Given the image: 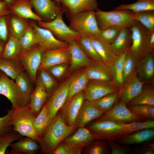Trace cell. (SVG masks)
<instances>
[{
    "label": "cell",
    "mask_w": 154,
    "mask_h": 154,
    "mask_svg": "<svg viewBox=\"0 0 154 154\" xmlns=\"http://www.w3.org/2000/svg\"><path fill=\"white\" fill-rule=\"evenodd\" d=\"M77 127L74 125L68 126L64 121L60 114L53 119L39 143L42 151L47 154H52L56 147L68 137Z\"/></svg>",
    "instance_id": "obj_1"
},
{
    "label": "cell",
    "mask_w": 154,
    "mask_h": 154,
    "mask_svg": "<svg viewBox=\"0 0 154 154\" xmlns=\"http://www.w3.org/2000/svg\"><path fill=\"white\" fill-rule=\"evenodd\" d=\"M36 116L32 111L29 104L22 108L14 109L11 120L13 130L21 136L31 138L39 143L40 139L34 125Z\"/></svg>",
    "instance_id": "obj_2"
},
{
    "label": "cell",
    "mask_w": 154,
    "mask_h": 154,
    "mask_svg": "<svg viewBox=\"0 0 154 154\" xmlns=\"http://www.w3.org/2000/svg\"><path fill=\"white\" fill-rule=\"evenodd\" d=\"M95 16L100 29L104 30L112 26L129 28L137 21L134 13L127 10L114 9L104 11L98 9L95 11Z\"/></svg>",
    "instance_id": "obj_3"
},
{
    "label": "cell",
    "mask_w": 154,
    "mask_h": 154,
    "mask_svg": "<svg viewBox=\"0 0 154 154\" xmlns=\"http://www.w3.org/2000/svg\"><path fill=\"white\" fill-rule=\"evenodd\" d=\"M95 11L80 12L70 16L69 27L82 35L100 37L101 30L96 18Z\"/></svg>",
    "instance_id": "obj_4"
},
{
    "label": "cell",
    "mask_w": 154,
    "mask_h": 154,
    "mask_svg": "<svg viewBox=\"0 0 154 154\" xmlns=\"http://www.w3.org/2000/svg\"><path fill=\"white\" fill-rule=\"evenodd\" d=\"M0 94L11 102L14 109L23 108L29 104L30 97L24 94L14 80L0 70Z\"/></svg>",
    "instance_id": "obj_5"
},
{
    "label": "cell",
    "mask_w": 154,
    "mask_h": 154,
    "mask_svg": "<svg viewBox=\"0 0 154 154\" xmlns=\"http://www.w3.org/2000/svg\"><path fill=\"white\" fill-rule=\"evenodd\" d=\"M64 12L63 8L53 20L49 21H40L38 22L37 25L50 31L58 39L68 43L76 40L81 35L71 29L64 23L63 19Z\"/></svg>",
    "instance_id": "obj_6"
},
{
    "label": "cell",
    "mask_w": 154,
    "mask_h": 154,
    "mask_svg": "<svg viewBox=\"0 0 154 154\" xmlns=\"http://www.w3.org/2000/svg\"><path fill=\"white\" fill-rule=\"evenodd\" d=\"M43 54V51L37 44L22 52L17 58L33 83H35Z\"/></svg>",
    "instance_id": "obj_7"
},
{
    "label": "cell",
    "mask_w": 154,
    "mask_h": 154,
    "mask_svg": "<svg viewBox=\"0 0 154 154\" xmlns=\"http://www.w3.org/2000/svg\"><path fill=\"white\" fill-rule=\"evenodd\" d=\"M122 123L112 121L97 119L88 126L97 139L113 141L118 139Z\"/></svg>",
    "instance_id": "obj_8"
},
{
    "label": "cell",
    "mask_w": 154,
    "mask_h": 154,
    "mask_svg": "<svg viewBox=\"0 0 154 154\" xmlns=\"http://www.w3.org/2000/svg\"><path fill=\"white\" fill-rule=\"evenodd\" d=\"M129 28L131 33L132 42L128 50L138 62L146 55V45L150 32L137 21Z\"/></svg>",
    "instance_id": "obj_9"
},
{
    "label": "cell",
    "mask_w": 154,
    "mask_h": 154,
    "mask_svg": "<svg viewBox=\"0 0 154 154\" xmlns=\"http://www.w3.org/2000/svg\"><path fill=\"white\" fill-rule=\"evenodd\" d=\"M98 119L124 123L143 121L146 119L132 112L125 104L120 101L115 104L111 109L104 113Z\"/></svg>",
    "instance_id": "obj_10"
},
{
    "label": "cell",
    "mask_w": 154,
    "mask_h": 154,
    "mask_svg": "<svg viewBox=\"0 0 154 154\" xmlns=\"http://www.w3.org/2000/svg\"><path fill=\"white\" fill-rule=\"evenodd\" d=\"M38 40V44L43 51L62 49L68 48L69 44L57 38L48 30L31 22Z\"/></svg>",
    "instance_id": "obj_11"
},
{
    "label": "cell",
    "mask_w": 154,
    "mask_h": 154,
    "mask_svg": "<svg viewBox=\"0 0 154 154\" xmlns=\"http://www.w3.org/2000/svg\"><path fill=\"white\" fill-rule=\"evenodd\" d=\"M91 80L88 82L84 92L85 99L89 101H94L120 90L114 82Z\"/></svg>",
    "instance_id": "obj_12"
},
{
    "label": "cell",
    "mask_w": 154,
    "mask_h": 154,
    "mask_svg": "<svg viewBox=\"0 0 154 154\" xmlns=\"http://www.w3.org/2000/svg\"><path fill=\"white\" fill-rule=\"evenodd\" d=\"M74 76L61 85L54 91L49 100L46 102L48 115L52 119L65 103L70 84Z\"/></svg>",
    "instance_id": "obj_13"
},
{
    "label": "cell",
    "mask_w": 154,
    "mask_h": 154,
    "mask_svg": "<svg viewBox=\"0 0 154 154\" xmlns=\"http://www.w3.org/2000/svg\"><path fill=\"white\" fill-rule=\"evenodd\" d=\"M85 100L83 90L74 95L61 108V116L64 121L68 126L74 124L79 110Z\"/></svg>",
    "instance_id": "obj_14"
},
{
    "label": "cell",
    "mask_w": 154,
    "mask_h": 154,
    "mask_svg": "<svg viewBox=\"0 0 154 154\" xmlns=\"http://www.w3.org/2000/svg\"><path fill=\"white\" fill-rule=\"evenodd\" d=\"M37 14L46 21L53 20L63 9L51 0H30Z\"/></svg>",
    "instance_id": "obj_15"
},
{
    "label": "cell",
    "mask_w": 154,
    "mask_h": 154,
    "mask_svg": "<svg viewBox=\"0 0 154 154\" xmlns=\"http://www.w3.org/2000/svg\"><path fill=\"white\" fill-rule=\"evenodd\" d=\"M85 70L89 80L114 82L112 67L102 62L95 61Z\"/></svg>",
    "instance_id": "obj_16"
},
{
    "label": "cell",
    "mask_w": 154,
    "mask_h": 154,
    "mask_svg": "<svg viewBox=\"0 0 154 154\" xmlns=\"http://www.w3.org/2000/svg\"><path fill=\"white\" fill-rule=\"evenodd\" d=\"M43 51L42 60L39 69H47L54 65L66 64L70 60L69 46L66 49L44 50Z\"/></svg>",
    "instance_id": "obj_17"
},
{
    "label": "cell",
    "mask_w": 154,
    "mask_h": 154,
    "mask_svg": "<svg viewBox=\"0 0 154 154\" xmlns=\"http://www.w3.org/2000/svg\"><path fill=\"white\" fill-rule=\"evenodd\" d=\"M144 83L139 79L136 70L132 78L120 90V101L127 105L140 93Z\"/></svg>",
    "instance_id": "obj_18"
},
{
    "label": "cell",
    "mask_w": 154,
    "mask_h": 154,
    "mask_svg": "<svg viewBox=\"0 0 154 154\" xmlns=\"http://www.w3.org/2000/svg\"><path fill=\"white\" fill-rule=\"evenodd\" d=\"M104 113L94 106L91 102L86 100L79 110L74 125L77 127H84L92 120L100 117Z\"/></svg>",
    "instance_id": "obj_19"
},
{
    "label": "cell",
    "mask_w": 154,
    "mask_h": 154,
    "mask_svg": "<svg viewBox=\"0 0 154 154\" xmlns=\"http://www.w3.org/2000/svg\"><path fill=\"white\" fill-rule=\"evenodd\" d=\"M88 37L103 62L112 67L118 56L114 52L111 44L99 37L94 35Z\"/></svg>",
    "instance_id": "obj_20"
},
{
    "label": "cell",
    "mask_w": 154,
    "mask_h": 154,
    "mask_svg": "<svg viewBox=\"0 0 154 154\" xmlns=\"http://www.w3.org/2000/svg\"><path fill=\"white\" fill-rule=\"evenodd\" d=\"M68 43L71 70L88 67L92 64L93 62L84 52L76 40L72 41Z\"/></svg>",
    "instance_id": "obj_21"
},
{
    "label": "cell",
    "mask_w": 154,
    "mask_h": 154,
    "mask_svg": "<svg viewBox=\"0 0 154 154\" xmlns=\"http://www.w3.org/2000/svg\"><path fill=\"white\" fill-rule=\"evenodd\" d=\"M65 12L70 16L76 13L98 9L96 0H59Z\"/></svg>",
    "instance_id": "obj_22"
},
{
    "label": "cell",
    "mask_w": 154,
    "mask_h": 154,
    "mask_svg": "<svg viewBox=\"0 0 154 154\" xmlns=\"http://www.w3.org/2000/svg\"><path fill=\"white\" fill-rule=\"evenodd\" d=\"M97 139L94 134L84 127H79L73 135L67 137L62 142L72 147L83 148L89 145Z\"/></svg>",
    "instance_id": "obj_23"
},
{
    "label": "cell",
    "mask_w": 154,
    "mask_h": 154,
    "mask_svg": "<svg viewBox=\"0 0 154 154\" xmlns=\"http://www.w3.org/2000/svg\"><path fill=\"white\" fill-rule=\"evenodd\" d=\"M32 8L30 0H17L9 7L10 14L38 22L44 21L42 19L33 11Z\"/></svg>",
    "instance_id": "obj_24"
},
{
    "label": "cell",
    "mask_w": 154,
    "mask_h": 154,
    "mask_svg": "<svg viewBox=\"0 0 154 154\" xmlns=\"http://www.w3.org/2000/svg\"><path fill=\"white\" fill-rule=\"evenodd\" d=\"M35 83V88L30 96L29 105L32 111L37 116L47 100L49 94L45 90L38 76Z\"/></svg>",
    "instance_id": "obj_25"
},
{
    "label": "cell",
    "mask_w": 154,
    "mask_h": 154,
    "mask_svg": "<svg viewBox=\"0 0 154 154\" xmlns=\"http://www.w3.org/2000/svg\"><path fill=\"white\" fill-rule=\"evenodd\" d=\"M136 70L137 75L142 82L151 80L154 76V57L153 52L149 53L139 60Z\"/></svg>",
    "instance_id": "obj_26"
},
{
    "label": "cell",
    "mask_w": 154,
    "mask_h": 154,
    "mask_svg": "<svg viewBox=\"0 0 154 154\" xmlns=\"http://www.w3.org/2000/svg\"><path fill=\"white\" fill-rule=\"evenodd\" d=\"M37 142L29 137H21L17 142L12 143L9 147L12 153L36 154L40 148Z\"/></svg>",
    "instance_id": "obj_27"
},
{
    "label": "cell",
    "mask_w": 154,
    "mask_h": 154,
    "mask_svg": "<svg viewBox=\"0 0 154 154\" xmlns=\"http://www.w3.org/2000/svg\"><path fill=\"white\" fill-rule=\"evenodd\" d=\"M7 22L9 35L19 39L31 25L28 19L10 14Z\"/></svg>",
    "instance_id": "obj_28"
},
{
    "label": "cell",
    "mask_w": 154,
    "mask_h": 154,
    "mask_svg": "<svg viewBox=\"0 0 154 154\" xmlns=\"http://www.w3.org/2000/svg\"><path fill=\"white\" fill-rule=\"evenodd\" d=\"M154 136L153 128L147 129L122 135L118 138V141L122 144L129 145L146 142Z\"/></svg>",
    "instance_id": "obj_29"
},
{
    "label": "cell",
    "mask_w": 154,
    "mask_h": 154,
    "mask_svg": "<svg viewBox=\"0 0 154 154\" xmlns=\"http://www.w3.org/2000/svg\"><path fill=\"white\" fill-rule=\"evenodd\" d=\"M131 42V33L129 29L123 28L111 45L114 53L118 56L128 51Z\"/></svg>",
    "instance_id": "obj_30"
},
{
    "label": "cell",
    "mask_w": 154,
    "mask_h": 154,
    "mask_svg": "<svg viewBox=\"0 0 154 154\" xmlns=\"http://www.w3.org/2000/svg\"><path fill=\"white\" fill-rule=\"evenodd\" d=\"M0 70L11 79L15 80L24 70L17 58H0Z\"/></svg>",
    "instance_id": "obj_31"
},
{
    "label": "cell",
    "mask_w": 154,
    "mask_h": 154,
    "mask_svg": "<svg viewBox=\"0 0 154 154\" xmlns=\"http://www.w3.org/2000/svg\"><path fill=\"white\" fill-rule=\"evenodd\" d=\"M23 52L19 39L9 35L1 58H17Z\"/></svg>",
    "instance_id": "obj_32"
},
{
    "label": "cell",
    "mask_w": 154,
    "mask_h": 154,
    "mask_svg": "<svg viewBox=\"0 0 154 154\" xmlns=\"http://www.w3.org/2000/svg\"><path fill=\"white\" fill-rule=\"evenodd\" d=\"M154 121L148 119L143 121H134L128 123H122L119 137L144 129L153 128Z\"/></svg>",
    "instance_id": "obj_33"
},
{
    "label": "cell",
    "mask_w": 154,
    "mask_h": 154,
    "mask_svg": "<svg viewBox=\"0 0 154 154\" xmlns=\"http://www.w3.org/2000/svg\"><path fill=\"white\" fill-rule=\"evenodd\" d=\"M52 119L48 115L45 103L36 116L34 123L36 132L40 139L46 131Z\"/></svg>",
    "instance_id": "obj_34"
},
{
    "label": "cell",
    "mask_w": 154,
    "mask_h": 154,
    "mask_svg": "<svg viewBox=\"0 0 154 154\" xmlns=\"http://www.w3.org/2000/svg\"><path fill=\"white\" fill-rule=\"evenodd\" d=\"M89 80L85 70L79 75L74 76L69 87L65 103L75 94L84 90Z\"/></svg>",
    "instance_id": "obj_35"
},
{
    "label": "cell",
    "mask_w": 154,
    "mask_h": 154,
    "mask_svg": "<svg viewBox=\"0 0 154 154\" xmlns=\"http://www.w3.org/2000/svg\"><path fill=\"white\" fill-rule=\"evenodd\" d=\"M127 52L118 56L112 66L114 82L120 90L124 85L123 66Z\"/></svg>",
    "instance_id": "obj_36"
},
{
    "label": "cell",
    "mask_w": 154,
    "mask_h": 154,
    "mask_svg": "<svg viewBox=\"0 0 154 154\" xmlns=\"http://www.w3.org/2000/svg\"><path fill=\"white\" fill-rule=\"evenodd\" d=\"M114 9L129 10L133 13L154 11V0H137L133 3L120 4Z\"/></svg>",
    "instance_id": "obj_37"
},
{
    "label": "cell",
    "mask_w": 154,
    "mask_h": 154,
    "mask_svg": "<svg viewBox=\"0 0 154 154\" xmlns=\"http://www.w3.org/2000/svg\"><path fill=\"white\" fill-rule=\"evenodd\" d=\"M139 104L154 106V88L153 86L143 87L140 93L127 105L129 106Z\"/></svg>",
    "instance_id": "obj_38"
},
{
    "label": "cell",
    "mask_w": 154,
    "mask_h": 154,
    "mask_svg": "<svg viewBox=\"0 0 154 154\" xmlns=\"http://www.w3.org/2000/svg\"><path fill=\"white\" fill-rule=\"evenodd\" d=\"M120 91L91 102L96 107L105 113L111 109L118 100Z\"/></svg>",
    "instance_id": "obj_39"
},
{
    "label": "cell",
    "mask_w": 154,
    "mask_h": 154,
    "mask_svg": "<svg viewBox=\"0 0 154 154\" xmlns=\"http://www.w3.org/2000/svg\"><path fill=\"white\" fill-rule=\"evenodd\" d=\"M138 62V61L135 56L128 50L126 54L124 63L123 79L124 85L134 74Z\"/></svg>",
    "instance_id": "obj_40"
},
{
    "label": "cell",
    "mask_w": 154,
    "mask_h": 154,
    "mask_svg": "<svg viewBox=\"0 0 154 154\" xmlns=\"http://www.w3.org/2000/svg\"><path fill=\"white\" fill-rule=\"evenodd\" d=\"M76 40L89 57L95 61L103 62L101 58L95 50L88 36L81 35Z\"/></svg>",
    "instance_id": "obj_41"
},
{
    "label": "cell",
    "mask_w": 154,
    "mask_h": 154,
    "mask_svg": "<svg viewBox=\"0 0 154 154\" xmlns=\"http://www.w3.org/2000/svg\"><path fill=\"white\" fill-rule=\"evenodd\" d=\"M133 13L135 20L139 22L149 32L154 31V11Z\"/></svg>",
    "instance_id": "obj_42"
},
{
    "label": "cell",
    "mask_w": 154,
    "mask_h": 154,
    "mask_svg": "<svg viewBox=\"0 0 154 154\" xmlns=\"http://www.w3.org/2000/svg\"><path fill=\"white\" fill-rule=\"evenodd\" d=\"M15 82L21 91L30 97L33 90L29 76L24 71L19 74L15 79Z\"/></svg>",
    "instance_id": "obj_43"
},
{
    "label": "cell",
    "mask_w": 154,
    "mask_h": 154,
    "mask_svg": "<svg viewBox=\"0 0 154 154\" xmlns=\"http://www.w3.org/2000/svg\"><path fill=\"white\" fill-rule=\"evenodd\" d=\"M19 39L22 48V52L38 44L35 33L31 25Z\"/></svg>",
    "instance_id": "obj_44"
},
{
    "label": "cell",
    "mask_w": 154,
    "mask_h": 154,
    "mask_svg": "<svg viewBox=\"0 0 154 154\" xmlns=\"http://www.w3.org/2000/svg\"><path fill=\"white\" fill-rule=\"evenodd\" d=\"M38 73L42 84L49 94L53 91L56 85L53 76L47 69L43 68L39 69Z\"/></svg>",
    "instance_id": "obj_45"
},
{
    "label": "cell",
    "mask_w": 154,
    "mask_h": 154,
    "mask_svg": "<svg viewBox=\"0 0 154 154\" xmlns=\"http://www.w3.org/2000/svg\"><path fill=\"white\" fill-rule=\"evenodd\" d=\"M21 136L19 133L13 130L0 134V154L6 153L7 148L11 144L17 140Z\"/></svg>",
    "instance_id": "obj_46"
},
{
    "label": "cell",
    "mask_w": 154,
    "mask_h": 154,
    "mask_svg": "<svg viewBox=\"0 0 154 154\" xmlns=\"http://www.w3.org/2000/svg\"><path fill=\"white\" fill-rule=\"evenodd\" d=\"M128 108L132 112L139 116L149 119H154V106L139 104L129 106Z\"/></svg>",
    "instance_id": "obj_47"
},
{
    "label": "cell",
    "mask_w": 154,
    "mask_h": 154,
    "mask_svg": "<svg viewBox=\"0 0 154 154\" xmlns=\"http://www.w3.org/2000/svg\"><path fill=\"white\" fill-rule=\"evenodd\" d=\"M94 141L88 146L86 150V153L105 154L109 152L110 148L108 143L103 141Z\"/></svg>",
    "instance_id": "obj_48"
},
{
    "label": "cell",
    "mask_w": 154,
    "mask_h": 154,
    "mask_svg": "<svg viewBox=\"0 0 154 154\" xmlns=\"http://www.w3.org/2000/svg\"><path fill=\"white\" fill-rule=\"evenodd\" d=\"M123 28L117 26H112L101 30L100 38L111 44L115 40Z\"/></svg>",
    "instance_id": "obj_49"
},
{
    "label": "cell",
    "mask_w": 154,
    "mask_h": 154,
    "mask_svg": "<svg viewBox=\"0 0 154 154\" xmlns=\"http://www.w3.org/2000/svg\"><path fill=\"white\" fill-rule=\"evenodd\" d=\"M14 110L13 108L7 111L5 116L0 117V134L10 132L13 130L11 120Z\"/></svg>",
    "instance_id": "obj_50"
},
{
    "label": "cell",
    "mask_w": 154,
    "mask_h": 154,
    "mask_svg": "<svg viewBox=\"0 0 154 154\" xmlns=\"http://www.w3.org/2000/svg\"><path fill=\"white\" fill-rule=\"evenodd\" d=\"M81 150L78 147H70L63 142L60 143L55 148L53 154H79Z\"/></svg>",
    "instance_id": "obj_51"
},
{
    "label": "cell",
    "mask_w": 154,
    "mask_h": 154,
    "mask_svg": "<svg viewBox=\"0 0 154 154\" xmlns=\"http://www.w3.org/2000/svg\"><path fill=\"white\" fill-rule=\"evenodd\" d=\"M7 16L0 17V42L5 44L9 36Z\"/></svg>",
    "instance_id": "obj_52"
},
{
    "label": "cell",
    "mask_w": 154,
    "mask_h": 154,
    "mask_svg": "<svg viewBox=\"0 0 154 154\" xmlns=\"http://www.w3.org/2000/svg\"><path fill=\"white\" fill-rule=\"evenodd\" d=\"M67 68L66 63H63L52 66L47 70L53 76L59 78L64 74Z\"/></svg>",
    "instance_id": "obj_53"
},
{
    "label": "cell",
    "mask_w": 154,
    "mask_h": 154,
    "mask_svg": "<svg viewBox=\"0 0 154 154\" xmlns=\"http://www.w3.org/2000/svg\"><path fill=\"white\" fill-rule=\"evenodd\" d=\"M108 143L112 154H125L130 150L128 148L119 145L112 141H108Z\"/></svg>",
    "instance_id": "obj_54"
},
{
    "label": "cell",
    "mask_w": 154,
    "mask_h": 154,
    "mask_svg": "<svg viewBox=\"0 0 154 154\" xmlns=\"http://www.w3.org/2000/svg\"><path fill=\"white\" fill-rule=\"evenodd\" d=\"M154 49V31L150 32L146 45V55L153 52Z\"/></svg>",
    "instance_id": "obj_55"
},
{
    "label": "cell",
    "mask_w": 154,
    "mask_h": 154,
    "mask_svg": "<svg viewBox=\"0 0 154 154\" xmlns=\"http://www.w3.org/2000/svg\"><path fill=\"white\" fill-rule=\"evenodd\" d=\"M9 7L3 1H0V17L10 14Z\"/></svg>",
    "instance_id": "obj_56"
},
{
    "label": "cell",
    "mask_w": 154,
    "mask_h": 154,
    "mask_svg": "<svg viewBox=\"0 0 154 154\" xmlns=\"http://www.w3.org/2000/svg\"><path fill=\"white\" fill-rule=\"evenodd\" d=\"M5 44L0 42V58H1Z\"/></svg>",
    "instance_id": "obj_57"
},
{
    "label": "cell",
    "mask_w": 154,
    "mask_h": 154,
    "mask_svg": "<svg viewBox=\"0 0 154 154\" xmlns=\"http://www.w3.org/2000/svg\"><path fill=\"white\" fill-rule=\"evenodd\" d=\"M17 0H3L9 7L12 3Z\"/></svg>",
    "instance_id": "obj_58"
},
{
    "label": "cell",
    "mask_w": 154,
    "mask_h": 154,
    "mask_svg": "<svg viewBox=\"0 0 154 154\" xmlns=\"http://www.w3.org/2000/svg\"><path fill=\"white\" fill-rule=\"evenodd\" d=\"M58 3L59 2V0H55Z\"/></svg>",
    "instance_id": "obj_59"
},
{
    "label": "cell",
    "mask_w": 154,
    "mask_h": 154,
    "mask_svg": "<svg viewBox=\"0 0 154 154\" xmlns=\"http://www.w3.org/2000/svg\"><path fill=\"white\" fill-rule=\"evenodd\" d=\"M3 1V0H0V1Z\"/></svg>",
    "instance_id": "obj_60"
},
{
    "label": "cell",
    "mask_w": 154,
    "mask_h": 154,
    "mask_svg": "<svg viewBox=\"0 0 154 154\" xmlns=\"http://www.w3.org/2000/svg\"></svg>",
    "instance_id": "obj_61"
}]
</instances>
